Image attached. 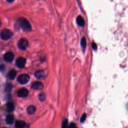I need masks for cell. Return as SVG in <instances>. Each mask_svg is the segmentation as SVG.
<instances>
[{
	"label": "cell",
	"instance_id": "6da1fadb",
	"mask_svg": "<svg viewBox=\"0 0 128 128\" xmlns=\"http://www.w3.org/2000/svg\"><path fill=\"white\" fill-rule=\"evenodd\" d=\"M18 23L19 26L23 31L25 32H30L32 31L31 25L29 21L24 18H20L18 20Z\"/></svg>",
	"mask_w": 128,
	"mask_h": 128
},
{
	"label": "cell",
	"instance_id": "7a4b0ae2",
	"mask_svg": "<svg viewBox=\"0 0 128 128\" xmlns=\"http://www.w3.org/2000/svg\"><path fill=\"white\" fill-rule=\"evenodd\" d=\"M13 36L12 32L9 30L5 29L1 33V37L4 40H8L10 39Z\"/></svg>",
	"mask_w": 128,
	"mask_h": 128
},
{
	"label": "cell",
	"instance_id": "3957f363",
	"mask_svg": "<svg viewBox=\"0 0 128 128\" xmlns=\"http://www.w3.org/2000/svg\"><path fill=\"white\" fill-rule=\"evenodd\" d=\"M29 46L28 41L24 38L21 39L18 43L19 48L22 50H26Z\"/></svg>",
	"mask_w": 128,
	"mask_h": 128
},
{
	"label": "cell",
	"instance_id": "277c9868",
	"mask_svg": "<svg viewBox=\"0 0 128 128\" xmlns=\"http://www.w3.org/2000/svg\"><path fill=\"white\" fill-rule=\"evenodd\" d=\"M30 80V77L27 74H22L19 76L18 78V82L22 84H26L29 82Z\"/></svg>",
	"mask_w": 128,
	"mask_h": 128
},
{
	"label": "cell",
	"instance_id": "5b68a950",
	"mask_svg": "<svg viewBox=\"0 0 128 128\" xmlns=\"http://www.w3.org/2000/svg\"><path fill=\"white\" fill-rule=\"evenodd\" d=\"M26 63V59L23 57L19 58L18 59H17L16 62V66L20 69L24 68L25 66Z\"/></svg>",
	"mask_w": 128,
	"mask_h": 128
},
{
	"label": "cell",
	"instance_id": "8992f818",
	"mask_svg": "<svg viewBox=\"0 0 128 128\" xmlns=\"http://www.w3.org/2000/svg\"><path fill=\"white\" fill-rule=\"evenodd\" d=\"M44 88V85L41 82L37 81L33 83L32 86V88L35 90H41Z\"/></svg>",
	"mask_w": 128,
	"mask_h": 128
},
{
	"label": "cell",
	"instance_id": "52a82bcc",
	"mask_svg": "<svg viewBox=\"0 0 128 128\" xmlns=\"http://www.w3.org/2000/svg\"><path fill=\"white\" fill-rule=\"evenodd\" d=\"M17 94L18 96L21 98L27 97L29 95V91L27 89L22 88L18 91Z\"/></svg>",
	"mask_w": 128,
	"mask_h": 128
},
{
	"label": "cell",
	"instance_id": "ba28073f",
	"mask_svg": "<svg viewBox=\"0 0 128 128\" xmlns=\"http://www.w3.org/2000/svg\"><path fill=\"white\" fill-rule=\"evenodd\" d=\"M36 78L40 80L44 79L45 78V72L44 71L42 70H39L37 71L35 74Z\"/></svg>",
	"mask_w": 128,
	"mask_h": 128
},
{
	"label": "cell",
	"instance_id": "9c48e42d",
	"mask_svg": "<svg viewBox=\"0 0 128 128\" xmlns=\"http://www.w3.org/2000/svg\"><path fill=\"white\" fill-rule=\"evenodd\" d=\"M14 58V55L13 53L9 52L7 53L4 56V59L7 62H11Z\"/></svg>",
	"mask_w": 128,
	"mask_h": 128
},
{
	"label": "cell",
	"instance_id": "30bf717a",
	"mask_svg": "<svg viewBox=\"0 0 128 128\" xmlns=\"http://www.w3.org/2000/svg\"><path fill=\"white\" fill-rule=\"evenodd\" d=\"M77 23L80 27H84L85 25V22L84 18L81 16H79L77 18Z\"/></svg>",
	"mask_w": 128,
	"mask_h": 128
},
{
	"label": "cell",
	"instance_id": "8fae6325",
	"mask_svg": "<svg viewBox=\"0 0 128 128\" xmlns=\"http://www.w3.org/2000/svg\"><path fill=\"white\" fill-rule=\"evenodd\" d=\"M15 110V106L13 102H10L7 103V110L9 113H11Z\"/></svg>",
	"mask_w": 128,
	"mask_h": 128
},
{
	"label": "cell",
	"instance_id": "7c38bea8",
	"mask_svg": "<svg viewBox=\"0 0 128 128\" xmlns=\"http://www.w3.org/2000/svg\"><path fill=\"white\" fill-rule=\"evenodd\" d=\"M36 111V108L33 105L29 106L27 109V112L29 115H33Z\"/></svg>",
	"mask_w": 128,
	"mask_h": 128
},
{
	"label": "cell",
	"instance_id": "4fadbf2b",
	"mask_svg": "<svg viewBox=\"0 0 128 128\" xmlns=\"http://www.w3.org/2000/svg\"><path fill=\"white\" fill-rule=\"evenodd\" d=\"M17 75V72L15 70H11L8 74V78L10 80H13L15 78Z\"/></svg>",
	"mask_w": 128,
	"mask_h": 128
},
{
	"label": "cell",
	"instance_id": "5bb4252c",
	"mask_svg": "<svg viewBox=\"0 0 128 128\" xmlns=\"http://www.w3.org/2000/svg\"><path fill=\"white\" fill-rule=\"evenodd\" d=\"M14 121V117L13 115H9L6 118V122L9 125H12Z\"/></svg>",
	"mask_w": 128,
	"mask_h": 128
},
{
	"label": "cell",
	"instance_id": "9a60e30c",
	"mask_svg": "<svg viewBox=\"0 0 128 128\" xmlns=\"http://www.w3.org/2000/svg\"><path fill=\"white\" fill-rule=\"evenodd\" d=\"M26 123L23 121H18L16 122V127L18 128H22L26 126Z\"/></svg>",
	"mask_w": 128,
	"mask_h": 128
},
{
	"label": "cell",
	"instance_id": "2e32d148",
	"mask_svg": "<svg viewBox=\"0 0 128 128\" xmlns=\"http://www.w3.org/2000/svg\"><path fill=\"white\" fill-rule=\"evenodd\" d=\"M81 46H82L83 51H85V49H86V46H87V41H86V38L83 37L82 39L81 42Z\"/></svg>",
	"mask_w": 128,
	"mask_h": 128
},
{
	"label": "cell",
	"instance_id": "e0dca14e",
	"mask_svg": "<svg viewBox=\"0 0 128 128\" xmlns=\"http://www.w3.org/2000/svg\"><path fill=\"white\" fill-rule=\"evenodd\" d=\"M39 99L41 101H44L46 99V95L44 93H42L39 95Z\"/></svg>",
	"mask_w": 128,
	"mask_h": 128
},
{
	"label": "cell",
	"instance_id": "ac0fdd59",
	"mask_svg": "<svg viewBox=\"0 0 128 128\" xmlns=\"http://www.w3.org/2000/svg\"><path fill=\"white\" fill-rule=\"evenodd\" d=\"M13 88V85L11 83H8L6 86V90L7 92H10Z\"/></svg>",
	"mask_w": 128,
	"mask_h": 128
},
{
	"label": "cell",
	"instance_id": "d6986e66",
	"mask_svg": "<svg viewBox=\"0 0 128 128\" xmlns=\"http://www.w3.org/2000/svg\"><path fill=\"white\" fill-rule=\"evenodd\" d=\"M86 114H84L81 118V122L82 123L84 122L85 121V120H86Z\"/></svg>",
	"mask_w": 128,
	"mask_h": 128
},
{
	"label": "cell",
	"instance_id": "ffe728a7",
	"mask_svg": "<svg viewBox=\"0 0 128 128\" xmlns=\"http://www.w3.org/2000/svg\"><path fill=\"white\" fill-rule=\"evenodd\" d=\"M67 126H68V121H67V120H66L63 123L62 127L63 128H66V127H67Z\"/></svg>",
	"mask_w": 128,
	"mask_h": 128
},
{
	"label": "cell",
	"instance_id": "44dd1931",
	"mask_svg": "<svg viewBox=\"0 0 128 128\" xmlns=\"http://www.w3.org/2000/svg\"><path fill=\"white\" fill-rule=\"evenodd\" d=\"M5 69V66L4 65H2L0 66V70L1 71H3Z\"/></svg>",
	"mask_w": 128,
	"mask_h": 128
},
{
	"label": "cell",
	"instance_id": "7402d4cb",
	"mask_svg": "<svg viewBox=\"0 0 128 128\" xmlns=\"http://www.w3.org/2000/svg\"><path fill=\"white\" fill-rule=\"evenodd\" d=\"M92 47L93 48V49L94 50H96L97 49V45L95 43H93V44H92Z\"/></svg>",
	"mask_w": 128,
	"mask_h": 128
},
{
	"label": "cell",
	"instance_id": "603a6c76",
	"mask_svg": "<svg viewBox=\"0 0 128 128\" xmlns=\"http://www.w3.org/2000/svg\"><path fill=\"white\" fill-rule=\"evenodd\" d=\"M70 128H75L76 127V126L75 125V124L74 123H71L70 126H69Z\"/></svg>",
	"mask_w": 128,
	"mask_h": 128
},
{
	"label": "cell",
	"instance_id": "cb8c5ba5",
	"mask_svg": "<svg viewBox=\"0 0 128 128\" xmlns=\"http://www.w3.org/2000/svg\"><path fill=\"white\" fill-rule=\"evenodd\" d=\"M7 1L8 2H9V3H12L13 2H14L15 1V0H7Z\"/></svg>",
	"mask_w": 128,
	"mask_h": 128
},
{
	"label": "cell",
	"instance_id": "d4e9b609",
	"mask_svg": "<svg viewBox=\"0 0 128 128\" xmlns=\"http://www.w3.org/2000/svg\"><path fill=\"white\" fill-rule=\"evenodd\" d=\"M1 25H2V23H1V21H0V27H1Z\"/></svg>",
	"mask_w": 128,
	"mask_h": 128
},
{
	"label": "cell",
	"instance_id": "484cf974",
	"mask_svg": "<svg viewBox=\"0 0 128 128\" xmlns=\"http://www.w3.org/2000/svg\"><path fill=\"white\" fill-rule=\"evenodd\" d=\"M78 1H79V0H78Z\"/></svg>",
	"mask_w": 128,
	"mask_h": 128
}]
</instances>
